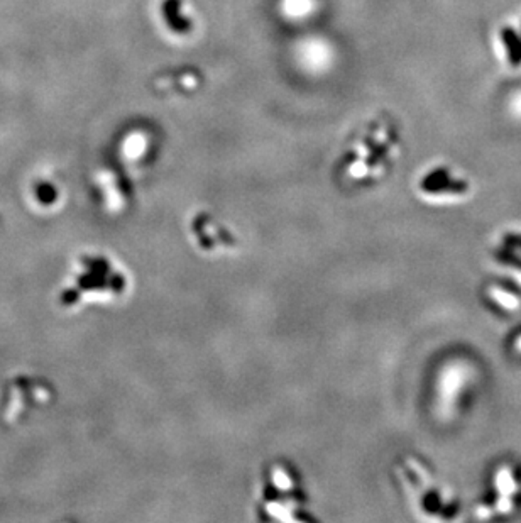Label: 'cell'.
I'll use <instances>...</instances> for the list:
<instances>
[{"label": "cell", "instance_id": "6da1fadb", "mask_svg": "<svg viewBox=\"0 0 521 523\" xmlns=\"http://www.w3.org/2000/svg\"><path fill=\"white\" fill-rule=\"evenodd\" d=\"M308 493L300 471L285 460H274L260 472L258 513L263 520H305Z\"/></svg>", "mask_w": 521, "mask_h": 523}, {"label": "cell", "instance_id": "7a4b0ae2", "mask_svg": "<svg viewBox=\"0 0 521 523\" xmlns=\"http://www.w3.org/2000/svg\"><path fill=\"white\" fill-rule=\"evenodd\" d=\"M399 481L410 498V506L423 520H454L461 503L449 486L442 485L425 460L410 456L399 462Z\"/></svg>", "mask_w": 521, "mask_h": 523}, {"label": "cell", "instance_id": "3957f363", "mask_svg": "<svg viewBox=\"0 0 521 523\" xmlns=\"http://www.w3.org/2000/svg\"><path fill=\"white\" fill-rule=\"evenodd\" d=\"M521 511V460H503L489 469L484 490L474 505L481 520H508Z\"/></svg>", "mask_w": 521, "mask_h": 523}, {"label": "cell", "instance_id": "277c9868", "mask_svg": "<svg viewBox=\"0 0 521 523\" xmlns=\"http://www.w3.org/2000/svg\"><path fill=\"white\" fill-rule=\"evenodd\" d=\"M192 243L201 255H232L240 246L239 237L212 212H197L188 224Z\"/></svg>", "mask_w": 521, "mask_h": 523}, {"label": "cell", "instance_id": "5b68a950", "mask_svg": "<svg viewBox=\"0 0 521 523\" xmlns=\"http://www.w3.org/2000/svg\"><path fill=\"white\" fill-rule=\"evenodd\" d=\"M418 193L423 200L445 205L468 198L470 185L468 179L457 178L447 168H433L418 179Z\"/></svg>", "mask_w": 521, "mask_h": 523}, {"label": "cell", "instance_id": "8992f818", "mask_svg": "<svg viewBox=\"0 0 521 523\" xmlns=\"http://www.w3.org/2000/svg\"><path fill=\"white\" fill-rule=\"evenodd\" d=\"M486 305L499 317H515L521 314V290L515 283L489 281L482 290Z\"/></svg>", "mask_w": 521, "mask_h": 523}, {"label": "cell", "instance_id": "52a82bcc", "mask_svg": "<svg viewBox=\"0 0 521 523\" xmlns=\"http://www.w3.org/2000/svg\"><path fill=\"white\" fill-rule=\"evenodd\" d=\"M496 261L511 275L513 283L521 290V230L501 236L496 246Z\"/></svg>", "mask_w": 521, "mask_h": 523}, {"label": "cell", "instance_id": "ba28073f", "mask_svg": "<svg viewBox=\"0 0 521 523\" xmlns=\"http://www.w3.org/2000/svg\"><path fill=\"white\" fill-rule=\"evenodd\" d=\"M506 347L509 356L515 357L516 362H521V325L516 327L506 339Z\"/></svg>", "mask_w": 521, "mask_h": 523}]
</instances>
